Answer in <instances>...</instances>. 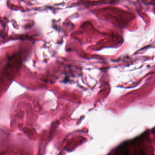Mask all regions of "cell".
Returning a JSON list of instances; mask_svg holds the SVG:
<instances>
[{"mask_svg":"<svg viewBox=\"0 0 155 155\" xmlns=\"http://www.w3.org/2000/svg\"><path fill=\"white\" fill-rule=\"evenodd\" d=\"M127 152L126 151H122L121 153V155H127Z\"/></svg>","mask_w":155,"mask_h":155,"instance_id":"1","label":"cell"}]
</instances>
